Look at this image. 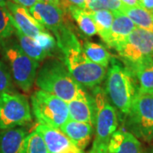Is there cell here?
<instances>
[{
	"label": "cell",
	"mask_w": 153,
	"mask_h": 153,
	"mask_svg": "<svg viewBox=\"0 0 153 153\" xmlns=\"http://www.w3.org/2000/svg\"><path fill=\"white\" fill-rule=\"evenodd\" d=\"M35 82L41 90L55 95L66 103L86 94L82 86L72 77L65 61L59 59L46 60L39 68Z\"/></svg>",
	"instance_id": "cell-1"
},
{
	"label": "cell",
	"mask_w": 153,
	"mask_h": 153,
	"mask_svg": "<svg viewBox=\"0 0 153 153\" xmlns=\"http://www.w3.org/2000/svg\"><path fill=\"white\" fill-rule=\"evenodd\" d=\"M92 97L95 111V134L88 153H106L110 139L118 125L117 112L109 102L105 90L101 87L94 88Z\"/></svg>",
	"instance_id": "cell-2"
},
{
	"label": "cell",
	"mask_w": 153,
	"mask_h": 153,
	"mask_svg": "<svg viewBox=\"0 0 153 153\" xmlns=\"http://www.w3.org/2000/svg\"><path fill=\"white\" fill-rule=\"evenodd\" d=\"M105 93L115 109L127 116L135 95L133 75L125 66L115 58L111 59V66L106 73Z\"/></svg>",
	"instance_id": "cell-3"
},
{
	"label": "cell",
	"mask_w": 153,
	"mask_h": 153,
	"mask_svg": "<svg viewBox=\"0 0 153 153\" xmlns=\"http://www.w3.org/2000/svg\"><path fill=\"white\" fill-rule=\"evenodd\" d=\"M10 66L12 79L24 92H29L37 76L39 63L29 57L18 43L10 38L0 45Z\"/></svg>",
	"instance_id": "cell-4"
},
{
	"label": "cell",
	"mask_w": 153,
	"mask_h": 153,
	"mask_svg": "<svg viewBox=\"0 0 153 153\" xmlns=\"http://www.w3.org/2000/svg\"><path fill=\"white\" fill-rule=\"evenodd\" d=\"M126 127L144 141L153 140V94L136 91L130 111L126 116Z\"/></svg>",
	"instance_id": "cell-5"
},
{
	"label": "cell",
	"mask_w": 153,
	"mask_h": 153,
	"mask_svg": "<svg viewBox=\"0 0 153 153\" xmlns=\"http://www.w3.org/2000/svg\"><path fill=\"white\" fill-rule=\"evenodd\" d=\"M33 115L40 124L60 129L69 120L67 103L44 90H37L31 96Z\"/></svg>",
	"instance_id": "cell-6"
},
{
	"label": "cell",
	"mask_w": 153,
	"mask_h": 153,
	"mask_svg": "<svg viewBox=\"0 0 153 153\" xmlns=\"http://www.w3.org/2000/svg\"><path fill=\"white\" fill-rule=\"evenodd\" d=\"M64 56L71 75L81 86L94 88L106 76V68L88 60L82 49H70Z\"/></svg>",
	"instance_id": "cell-7"
},
{
	"label": "cell",
	"mask_w": 153,
	"mask_h": 153,
	"mask_svg": "<svg viewBox=\"0 0 153 153\" xmlns=\"http://www.w3.org/2000/svg\"><path fill=\"white\" fill-rule=\"evenodd\" d=\"M116 50L130 70L144 60L153 58V32L135 27Z\"/></svg>",
	"instance_id": "cell-8"
},
{
	"label": "cell",
	"mask_w": 153,
	"mask_h": 153,
	"mask_svg": "<svg viewBox=\"0 0 153 153\" xmlns=\"http://www.w3.org/2000/svg\"><path fill=\"white\" fill-rule=\"evenodd\" d=\"M33 120L27 98L22 94H0V130L26 125Z\"/></svg>",
	"instance_id": "cell-9"
},
{
	"label": "cell",
	"mask_w": 153,
	"mask_h": 153,
	"mask_svg": "<svg viewBox=\"0 0 153 153\" xmlns=\"http://www.w3.org/2000/svg\"><path fill=\"white\" fill-rule=\"evenodd\" d=\"M6 9L10 15L15 28L24 35L35 38L41 32L47 31V29L32 16L27 8L9 0L6 4Z\"/></svg>",
	"instance_id": "cell-10"
},
{
	"label": "cell",
	"mask_w": 153,
	"mask_h": 153,
	"mask_svg": "<svg viewBox=\"0 0 153 153\" xmlns=\"http://www.w3.org/2000/svg\"><path fill=\"white\" fill-rule=\"evenodd\" d=\"M28 10L37 22L53 33L65 25L64 11L60 7L38 1Z\"/></svg>",
	"instance_id": "cell-11"
},
{
	"label": "cell",
	"mask_w": 153,
	"mask_h": 153,
	"mask_svg": "<svg viewBox=\"0 0 153 153\" xmlns=\"http://www.w3.org/2000/svg\"><path fill=\"white\" fill-rule=\"evenodd\" d=\"M36 131L43 137L49 153H84L60 129L40 124Z\"/></svg>",
	"instance_id": "cell-12"
},
{
	"label": "cell",
	"mask_w": 153,
	"mask_h": 153,
	"mask_svg": "<svg viewBox=\"0 0 153 153\" xmlns=\"http://www.w3.org/2000/svg\"><path fill=\"white\" fill-rule=\"evenodd\" d=\"M60 130L71 140L76 147L83 151L87 148L92 139L94 127L88 123L76 122L69 118Z\"/></svg>",
	"instance_id": "cell-13"
},
{
	"label": "cell",
	"mask_w": 153,
	"mask_h": 153,
	"mask_svg": "<svg viewBox=\"0 0 153 153\" xmlns=\"http://www.w3.org/2000/svg\"><path fill=\"white\" fill-rule=\"evenodd\" d=\"M67 105L70 119L94 126L95 111L93 97L86 93L82 97L68 102Z\"/></svg>",
	"instance_id": "cell-14"
},
{
	"label": "cell",
	"mask_w": 153,
	"mask_h": 153,
	"mask_svg": "<svg viewBox=\"0 0 153 153\" xmlns=\"http://www.w3.org/2000/svg\"><path fill=\"white\" fill-rule=\"evenodd\" d=\"M114 20L110 31L107 45L117 49L126 40L128 35L135 29V25L128 17L120 11L113 12Z\"/></svg>",
	"instance_id": "cell-15"
},
{
	"label": "cell",
	"mask_w": 153,
	"mask_h": 153,
	"mask_svg": "<svg viewBox=\"0 0 153 153\" xmlns=\"http://www.w3.org/2000/svg\"><path fill=\"white\" fill-rule=\"evenodd\" d=\"M106 153H143L141 144L134 134L117 130L111 137Z\"/></svg>",
	"instance_id": "cell-16"
},
{
	"label": "cell",
	"mask_w": 153,
	"mask_h": 153,
	"mask_svg": "<svg viewBox=\"0 0 153 153\" xmlns=\"http://www.w3.org/2000/svg\"><path fill=\"white\" fill-rule=\"evenodd\" d=\"M27 131L22 128L0 130V153H20Z\"/></svg>",
	"instance_id": "cell-17"
},
{
	"label": "cell",
	"mask_w": 153,
	"mask_h": 153,
	"mask_svg": "<svg viewBox=\"0 0 153 153\" xmlns=\"http://www.w3.org/2000/svg\"><path fill=\"white\" fill-rule=\"evenodd\" d=\"M129 71L139 83L136 91L153 94V58L144 60Z\"/></svg>",
	"instance_id": "cell-18"
},
{
	"label": "cell",
	"mask_w": 153,
	"mask_h": 153,
	"mask_svg": "<svg viewBox=\"0 0 153 153\" xmlns=\"http://www.w3.org/2000/svg\"><path fill=\"white\" fill-rule=\"evenodd\" d=\"M120 12L128 17L136 27L153 32V14L141 6H123Z\"/></svg>",
	"instance_id": "cell-19"
},
{
	"label": "cell",
	"mask_w": 153,
	"mask_h": 153,
	"mask_svg": "<svg viewBox=\"0 0 153 153\" xmlns=\"http://www.w3.org/2000/svg\"><path fill=\"white\" fill-rule=\"evenodd\" d=\"M66 11H67L71 15L73 20L76 22L79 30L84 35L88 37H93L97 34L95 24L91 16L87 11L72 5L68 6Z\"/></svg>",
	"instance_id": "cell-20"
},
{
	"label": "cell",
	"mask_w": 153,
	"mask_h": 153,
	"mask_svg": "<svg viewBox=\"0 0 153 153\" xmlns=\"http://www.w3.org/2000/svg\"><path fill=\"white\" fill-rule=\"evenodd\" d=\"M88 14L91 16L95 24L97 34L100 35V37L105 44H107L109 40L111 27L114 20L113 12L103 9V10L90 12Z\"/></svg>",
	"instance_id": "cell-21"
},
{
	"label": "cell",
	"mask_w": 153,
	"mask_h": 153,
	"mask_svg": "<svg viewBox=\"0 0 153 153\" xmlns=\"http://www.w3.org/2000/svg\"><path fill=\"white\" fill-rule=\"evenodd\" d=\"M82 49L88 60L103 67H108L111 56L102 44L87 41L83 44Z\"/></svg>",
	"instance_id": "cell-22"
},
{
	"label": "cell",
	"mask_w": 153,
	"mask_h": 153,
	"mask_svg": "<svg viewBox=\"0 0 153 153\" xmlns=\"http://www.w3.org/2000/svg\"><path fill=\"white\" fill-rule=\"evenodd\" d=\"M15 34L18 38V44L20 45V47L29 57H31L32 59L38 62L45 60L47 57H49L48 53L44 49H42L40 46H38V44L36 43L34 38L24 35L23 33L16 29Z\"/></svg>",
	"instance_id": "cell-23"
},
{
	"label": "cell",
	"mask_w": 153,
	"mask_h": 153,
	"mask_svg": "<svg viewBox=\"0 0 153 153\" xmlns=\"http://www.w3.org/2000/svg\"><path fill=\"white\" fill-rule=\"evenodd\" d=\"M20 153H49V151L43 137L35 130L24 139Z\"/></svg>",
	"instance_id": "cell-24"
},
{
	"label": "cell",
	"mask_w": 153,
	"mask_h": 153,
	"mask_svg": "<svg viewBox=\"0 0 153 153\" xmlns=\"http://www.w3.org/2000/svg\"><path fill=\"white\" fill-rule=\"evenodd\" d=\"M16 32L11 16L6 8L0 6V45Z\"/></svg>",
	"instance_id": "cell-25"
},
{
	"label": "cell",
	"mask_w": 153,
	"mask_h": 153,
	"mask_svg": "<svg viewBox=\"0 0 153 153\" xmlns=\"http://www.w3.org/2000/svg\"><path fill=\"white\" fill-rule=\"evenodd\" d=\"M34 40L38 44V46H40L48 53L49 56H52L53 52L56 49L57 44L55 38L48 31L41 32L34 38Z\"/></svg>",
	"instance_id": "cell-26"
},
{
	"label": "cell",
	"mask_w": 153,
	"mask_h": 153,
	"mask_svg": "<svg viewBox=\"0 0 153 153\" xmlns=\"http://www.w3.org/2000/svg\"><path fill=\"white\" fill-rule=\"evenodd\" d=\"M10 69L0 60V94L15 92Z\"/></svg>",
	"instance_id": "cell-27"
},
{
	"label": "cell",
	"mask_w": 153,
	"mask_h": 153,
	"mask_svg": "<svg viewBox=\"0 0 153 153\" xmlns=\"http://www.w3.org/2000/svg\"><path fill=\"white\" fill-rule=\"evenodd\" d=\"M98 1L104 9L112 12L120 11L123 6L120 0H98Z\"/></svg>",
	"instance_id": "cell-28"
},
{
	"label": "cell",
	"mask_w": 153,
	"mask_h": 153,
	"mask_svg": "<svg viewBox=\"0 0 153 153\" xmlns=\"http://www.w3.org/2000/svg\"><path fill=\"white\" fill-rule=\"evenodd\" d=\"M70 5L76 6L85 10V0H60V8L63 11Z\"/></svg>",
	"instance_id": "cell-29"
},
{
	"label": "cell",
	"mask_w": 153,
	"mask_h": 153,
	"mask_svg": "<svg viewBox=\"0 0 153 153\" xmlns=\"http://www.w3.org/2000/svg\"><path fill=\"white\" fill-rule=\"evenodd\" d=\"M104 8L99 3L98 0H85V11L88 13L103 10Z\"/></svg>",
	"instance_id": "cell-30"
},
{
	"label": "cell",
	"mask_w": 153,
	"mask_h": 153,
	"mask_svg": "<svg viewBox=\"0 0 153 153\" xmlns=\"http://www.w3.org/2000/svg\"><path fill=\"white\" fill-rule=\"evenodd\" d=\"M12 2L16 3L19 5L23 6L27 9H30L32 8L37 2H38L39 0H10Z\"/></svg>",
	"instance_id": "cell-31"
},
{
	"label": "cell",
	"mask_w": 153,
	"mask_h": 153,
	"mask_svg": "<svg viewBox=\"0 0 153 153\" xmlns=\"http://www.w3.org/2000/svg\"><path fill=\"white\" fill-rule=\"evenodd\" d=\"M140 5L142 8L153 14V0H141Z\"/></svg>",
	"instance_id": "cell-32"
},
{
	"label": "cell",
	"mask_w": 153,
	"mask_h": 153,
	"mask_svg": "<svg viewBox=\"0 0 153 153\" xmlns=\"http://www.w3.org/2000/svg\"><path fill=\"white\" fill-rule=\"evenodd\" d=\"M122 4L125 6H129V7H138L140 5V3L138 0H120Z\"/></svg>",
	"instance_id": "cell-33"
},
{
	"label": "cell",
	"mask_w": 153,
	"mask_h": 153,
	"mask_svg": "<svg viewBox=\"0 0 153 153\" xmlns=\"http://www.w3.org/2000/svg\"><path fill=\"white\" fill-rule=\"evenodd\" d=\"M41 2H44V3H47V4H53V5L58 6L60 7V0H39Z\"/></svg>",
	"instance_id": "cell-34"
},
{
	"label": "cell",
	"mask_w": 153,
	"mask_h": 153,
	"mask_svg": "<svg viewBox=\"0 0 153 153\" xmlns=\"http://www.w3.org/2000/svg\"><path fill=\"white\" fill-rule=\"evenodd\" d=\"M8 1L9 0H0V6L4 7V8H6V4H7Z\"/></svg>",
	"instance_id": "cell-35"
},
{
	"label": "cell",
	"mask_w": 153,
	"mask_h": 153,
	"mask_svg": "<svg viewBox=\"0 0 153 153\" xmlns=\"http://www.w3.org/2000/svg\"><path fill=\"white\" fill-rule=\"evenodd\" d=\"M150 153H153V147H152V151H151V152Z\"/></svg>",
	"instance_id": "cell-36"
},
{
	"label": "cell",
	"mask_w": 153,
	"mask_h": 153,
	"mask_svg": "<svg viewBox=\"0 0 153 153\" xmlns=\"http://www.w3.org/2000/svg\"><path fill=\"white\" fill-rule=\"evenodd\" d=\"M138 1H139V2H140V1H141V0H138Z\"/></svg>",
	"instance_id": "cell-37"
}]
</instances>
